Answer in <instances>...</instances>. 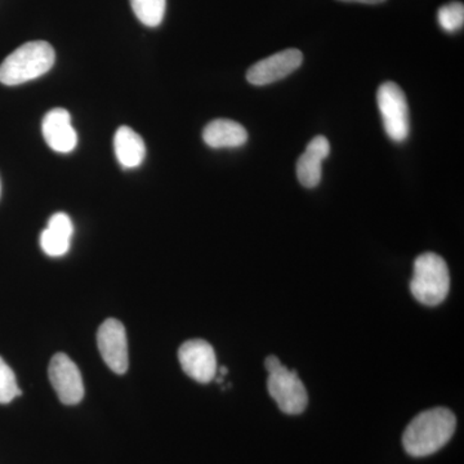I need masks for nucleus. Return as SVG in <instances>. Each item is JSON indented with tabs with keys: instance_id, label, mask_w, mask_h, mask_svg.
<instances>
[{
	"instance_id": "9",
	"label": "nucleus",
	"mask_w": 464,
	"mask_h": 464,
	"mask_svg": "<svg viewBox=\"0 0 464 464\" xmlns=\"http://www.w3.org/2000/svg\"><path fill=\"white\" fill-rule=\"evenodd\" d=\"M179 360L183 372L199 383H209L216 377V353L207 341L185 342L179 347Z\"/></svg>"
},
{
	"instance_id": "13",
	"label": "nucleus",
	"mask_w": 464,
	"mask_h": 464,
	"mask_svg": "<svg viewBox=\"0 0 464 464\" xmlns=\"http://www.w3.org/2000/svg\"><path fill=\"white\" fill-rule=\"evenodd\" d=\"M203 140L212 149H237L248 141V132L237 121L216 119L204 128Z\"/></svg>"
},
{
	"instance_id": "4",
	"label": "nucleus",
	"mask_w": 464,
	"mask_h": 464,
	"mask_svg": "<svg viewBox=\"0 0 464 464\" xmlns=\"http://www.w3.org/2000/svg\"><path fill=\"white\" fill-rule=\"evenodd\" d=\"M268 372L267 389L271 398L276 401L280 411L289 415H297L306 411L308 396L306 387L302 383L297 372L289 371L276 356L265 360Z\"/></svg>"
},
{
	"instance_id": "18",
	"label": "nucleus",
	"mask_w": 464,
	"mask_h": 464,
	"mask_svg": "<svg viewBox=\"0 0 464 464\" xmlns=\"http://www.w3.org/2000/svg\"><path fill=\"white\" fill-rule=\"evenodd\" d=\"M340 2L362 3V5H380V3H383L384 0H340Z\"/></svg>"
},
{
	"instance_id": "7",
	"label": "nucleus",
	"mask_w": 464,
	"mask_h": 464,
	"mask_svg": "<svg viewBox=\"0 0 464 464\" xmlns=\"http://www.w3.org/2000/svg\"><path fill=\"white\" fill-rule=\"evenodd\" d=\"M302 63L304 54L301 51L295 48L280 51L250 67L246 72V81L257 87L276 83L299 69Z\"/></svg>"
},
{
	"instance_id": "10",
	"label": "nucleus",
	"mask_w": 464,
	"mask_h": 464,
	"mask_svg": "<svg viewBox=\"0 0 464 464\" xmlns=\"http://www.w3.org/2000/svg\"><path fill=\"white\" fill-rule=\"evenodd\" d=\"M43 137L53 151L69 154L78 145V134L72 124V115L65 109H53L43 119Z\"/></svg>"
},
{
	"instance_id": "11",
	"label": "nucleus",
	"mask_w": 464,
	"mask_h": 464,
	"mask_svg": "<svg viewBox=\"0 0 464 464\" xmlns=\"http://www.w3.org/2000/svg\"><path fill=\"white\" fill-rule=\"evenodd\" d=\"M331 154V143L324 136H316L308 143L298 159L297 177L304 188H315L322 182L323 161Z\"/></svg>"
},
{
	"instance_id": "5",
	"label": "nucleus",
	"mask_w": 464,
	"mask_h": 464,
	"mask_svg": "<svg viewBox=\"0 0 464 464\" xmlns=\"http://www.w3.org/2000/svg\"><path fill=\"white\" fill-rule=\"evenodd\" d=\"M377 103L387 136L393 142L406 141L411 132V119L404 91L393 82H384L378 88Z\"/></svg>"
},
{
	"instance_id": "19",
	"label": "nucleus",
	"mask_w": 464,
	"mask_h": 464,
	"mask_svg": "<svg viewBox=\"0 0 464 464\" xmlns=\"http://www.w3.org/2000/svg\"><path fill=\"white\" fill-rule=\"evenodd\" d=\"M221 374L222 375L227 374V368H225V366H224V368H221Z\"/></svg>"
},
{
	"instance_id": "6",
	"label": "nucleus",
	"mask_w": 464,
	"mask_h": 464,
	"mask_svg": "<svg viewBox=\"0 0 464 464\" xmlns=\"http://www.w3.org/2000/svg\"><path fill=\"white\" fill-rule=\"evenodd\" d=\"M48 373L52 387L63 404L76 405L83 400L84 383L81 371L65 353H56L52 357Z\"/></svg>"
},
{
	"instance_id": "14",
	"label": "nucleus",
	"mask_w": 464,
	"mask_h": 464,
	"mask_svg": "<svg viewBox=\"0 0 464 464\" xmlns=\"http://www.w3.org/2000/svg\"><path fill=\"white\" fill-rule=\"evenodd\" d=\"M116 159L125 169L141 166L146 157V146L142 137L132 128L123 127L116 130L114 137Z\"/></svg>"
},
{
	"instance_id": "20",
	"label": "nucleus",
	"mask_w": 464,
	"mask_h": 464,
	"mask_svg": "<svg viewBox=\"0 0 464 464\" xmlns=\"http://www.w3.org/2000/svg\"><path fill=\"white\" fill-rule=\"evenodd\" d=\"M0 191H2V188H0Z\"/></svg>"
},
{
	"instance_id": "1",
	"label": "nucleus",
	"mask_w": 464,
	"mask_h": 464,
	"mask_svg": "<svg viewBox=\"0 0 464 464\" xmlns=\"http://www.w3.org/2000/svg\"><path fill=\"white\" fill-rule=\"evenodd\" d=\"M457 418L447 408H435L418 414L406 427L402 445L414 458L431 456L444 448L456 432Z\"/></svg>"
},
{
	"instance_id": "17",
	"label": "nucleus",
	"mask_w": 464,
	"mask_h": 464,
	"mask_svg": "<svg viewBox=\"0 0 464 464\" xmlns=\"http://www.w3.org/2000/svg\"><path fill=\"white\" fill-rule=\"evenodd\" d=\"M16 375L7 362L0 357V404H8L21 395Z\"/></svg>"
},
{
	"instance_id": "16",
	"label": "nucleus",
	"mask_w": 464,
	"mask_h": 464,
	"mask_svg": "<svg viewBox=\"0 0 464 464\" xmlns=\"http://www.w3.org/2000/svg\"><path fill=\"white\" fill-rule=\"evenodd\" d=\"M439 25L445 32L454 33L462 29L464 24V5L463 3L453 2L439 9L438 14Z\"/></svg>"
},
{
	"instance_id": "15",
	"label": "nucleus",
	"mask_w": 464,
	"mask_h": 464,
	"mask_svg": "<svg viewBox=\"0 0 464 464\" xmlns=\"http://www.w3.org/2000/svg\"><path fill=\"white\" fill-rule=\"evenodd\" d=\"M136 17L149 27H157L166 14L167 0H130Z\"/></svg>"
},
{
	"instance_id": "3",
	"label": "nucleus",
	"mask_w": 464,
	"mask_h": 464,
	"mask_svg": "<svg viewBox=\"0 0 464 464\" xmlns=\"http://www.w3.org/2000/svg\"><path fill=\"white\" fill-rule=\"evenodd\" d=\"M450 289L447 262L435 253H423L414 262L411 282L413 297L424 306L435 307L445 301Z\"/></svg>"
},
{
	"instance_id": "2",
	"label": "nucleus",
	"mask_w": 464,
	"mask_h": 464,
	"mask_svg": "<svg viewBox=\"0 0 464 464\" xmlns=\"http://www.w3.org/2000/svg\"><path fill=\"white\" fill-rule=\"evenodd\" d=\"M56 53L50 43L35 41L18 47L0 65V83L20 85L41 78L53 67Z\"/></svg>"
},
{
	"instance_id": "12",
	"label": "nucleus",
	"mask_w": 464,
	"mask_h": 464,
	"mask_svg": "<svg viewBox=\"0 0 464 464\" xmlns=\"http://www.w3.org/2000/svg\"><path fill=\"white\" fill-rule=\"evenodd\" d=\"M74 225L66 213H56L48 221L47 228L42 232L41 246L50 257H63L70 249Z\"/></svg>"
},
{
	"instance_id": "8",
	"label": "nucleus",
	"mask_w": 464,
	"mask_h": 464,
	"mask_svg": "<svg viewBox=\"0 0 464 464\" xmlns=\"http://www.w3.org/2000/svg\"><path fill=\"white\" fill-rule=\"evenodd\" d=\"M97 344L103 362L114 373L124 374L128 371L130 357L123 324L116 319L105 320L97 333Z\"/></svg>"
}]
</instances>
